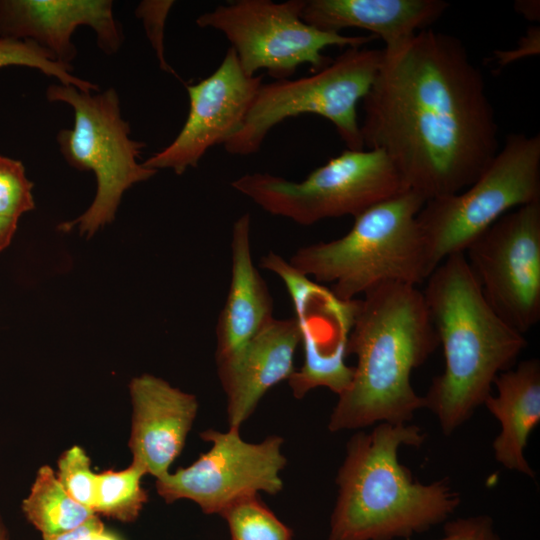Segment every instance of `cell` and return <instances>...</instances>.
Returning <instances> with one entry per match:
<instances>
[{
  "mask_svg": "<svg viewBox=\"0 0 540 540\" xmlns=\"http://www.w3.org/2000/svg\"><path fill=\"white\" fill-rule=\"evenodd\" d=\"M13 65L38 69L55 77L60 84L74 86L83 92L99 90L97 84L74 76L72 65L58 62L52 53L36 42L0 36V68Z\"/></svg>",
  "mask_w": 540,
  "mask_h": 540,
  "instance_id": "cell-24",
  "label": "cell"
},
{
  "mask_svg": "<svg viewBox=\"0 0 540 540\" xmlns=\"http://www.w3.org/2000/svg\"><path fill=\"white\" fill-rule=\"evenodd\" d=\"M88 540H121L116 534L105 529V526H101L96 529L89 537Z\"/></svg>",
  "mask_w": 540,
  "mask_h": 540,
  "instance_id": "cell-33",
  "label": "cell"
},
{
  "mask_svg": "<svg viewBox=\"0 0 540 540\" xmlns=\"http://www.w3.org/2000/svg\"><path fill=\"white\" fill-rule=\"evenodd\" d=\"M497 394L483 405L501 429L492 443L496 461L510 471L535 478L525 458L530 434L540 422V361L530 358L501 372L495 379Z\"/></svg>",
  "mask_w": 540,
  "mask_h": 540,
  "instance_id": "cell-20",
  "label": "cell"
},
{
  "mask_svg": "<svg viewBox=\"0 0 540 540\" xmlns=\"http://www.w3.org/2000/svg\"><path fill=\"white\" fill-rule=\"evenodd\" d=\"M220 516L228 525L231 540H292V530L260 499L258 494L242 497Z\"/></svg>",
  "mask_w": 540,
  "mask_h": 540,
  "instance_id": "cell-23",
  "label": "cell"
},
{
  "mask_svg": "<svg viewBox=\"0 0 540 540\" xmlns=\"http://www.w3.org/2000/svg\"><path fill=\"white\" fill-rule=\"evenodd\" d=\"M17 225L18 222L0 217V253L10 245Z\"/></svg>",
  "mask_w": 540,
  "mask_h": 540,
  "instance_id": "cell-31",
  "label": "cell"
},
{
  "mask_svg": "<svg viewBox=\"0 0 540 540\" xmlns=\"http://www.w3.org/2000/svg\"><path fill=\"white\" fill-rule=\"evenodd\" d=\"M173 5V1H145L142 2L137 14L143 19L147 35L160 60V66L171 73L174 71L167 65L163 56V30L166 15Z\"/></svg>",
  "mask_w": 540,
  "mask_h": 540,
  "instance_id": "cell-28",
  "label": "cell"
},
{
  "mask_svg": "<svg viewBox=\"0 0 540 540\" xmlns=\"http://www.w3.org/2000/svg\"><path fill=\"white\" fill-rule=\"evenodd\" d=\"M262 84V77L244 73L230 47L211 75L186 85L189 112L182 129L143 165L155 171L171 169L177 175L197 167L208 149L224 145L239 132Z\"/></svg>",
  "mask_w": 540,
  "mask_h": 540,
  "instance_id": "cell-14",
  "label": "cell"
},
{
  "mask_svg": "<svg viewBox=\"0 0 540 540\" xmlns=\"http://www.w3.org/2000/svg\"><path fill=\"white\" fill-rule=\"evenodd\" d=\"M46 97L51 102L67 103L74 111L73 128L57 134L62 156L70 166L92 171L97 180L89 208L60 228L68 231L77 225L81 235L91 237L115 219L124 192L157 171L138 163L145 143L130 138V125L121 116L115 89L83 92L74 86L51 84Z\"/></svg>",
  "mask_w": 540,
  "mask_h": 540,
  "instance_id": "cell-6",
  "label": "cell"
},
{
  "mask_svg": "<svg viewBox=\"0 0 540 540\" xmlns=\"http://www.w3.org/2000/svg\"><path fill=\"white\" fill-rule=\"evenodd\" d=\"M482 294L525 335L540 320V200L511 210L464 252Z\"/></svg>",
  "mask_w": 540,
  "mask_h": 540,
  "instance_id": "cell-11",
  "label": "cell"
},
{
  "mask_svg": "<svg viewBox=\"0 0 540 540\" xmlns=\"http://www.w3.org/2000/svg\"><path fill=\"white\" fill-rule=\"evenodd\" d=\"M132 463L156 479L167 474L181 453L198 411L194 395L151 374L129 384Z\"/></svg>",
  "mask_w": 540,
  "mask_h": 540,
  "instance_id": "cell-16",
  "label": "cell"
},
{
  "mask_svg": "<svg viewBox=\"0 0 540 540\" xmlns=\"http://www.w3.org/2000/svg\"><path fill=\"white\" fill-rule=\"evenodd\" d=\"M439 346L423 293L417 286L388 282L356 303L347 356L357 358L348 388L330 415L331 432L380 423L408 424L424 408L411 384L412 372Z\"/></svg>",
  "mask_w": 540,
  "mask_h": 540,
  "instance_id": "cell-2",
  "label": "cell"
},
{
  "mask_svg": "<svg viewBox=\"0 0 540 540\" xmlns=\"http://www.w3.org/2000/svg\"><path fill=\"white\" fill-rule=\"evenodd\" d=\"M32 189L22 162L0 155V217L18 222L33 210Z\"/></svg>",
  "mask_w": 540,
  "mask_h": 540,
  "instance_id": "cell-25",
  "label": "cell"
},
{
  "mask_svg": "<svg viewBox=\"0 0 540 540\" xmlns=\"http://www.w3.org/2000/svg\"><path fill=\"white\" fill-rule=\"evenodd\" d=\"M300 343L296 318L274 317L236 357L217 365L227 397L229 428L240 429L265 393L290 378Z\"/></svg>",
  "mask_w": 540,
  "mask_h": 540,
  "instance_id": "cell-17",
  "label": "cell"
},
{
  "mask_svg": "<svg viewBox=\"0 0 540 540\" xmlns=\"http://www.w3.org/2000/svg\"><path fill=\"white\" fill-rule=\"evenodd\" d=\"M249 213L235 220L231 233V277L216 325V365L236 357L274 318L273 299L255 267Z\"/></svg>",
  "mask_w": 540,
  "mask_h": 540,
  "instance_id": "cell-18",
  "label": "cell"
},
{
  "mask_svg": "<svg viewBox=\"0 0 540 540\" xmlns=\"http://www.w3.org/2000/svg\"><path fill=\"white\" fill-rule=\"evenodd\" d=\"M0 540H9L8 530L0 517Z\"/></svg>",
  "mask_w": 540,
  "mask_h": 540,
  "instance_id": "cell-34",
  "label": "cell"
},
{
  "mask_svg": "<svg viewBox=\"0 0 540 540\" xmlns=\"http://www.w3.org/2000/svg\"><path fill=\"white\" fill-rule=\"evenodd\" d=\"M110 0H0V36L32 40L71 65L77 55L71 38L79 26L91 27L99 48L116 53L123 32Z\"/></svg>",
  "mask_w": 540,
  "mask_h": 540,
  "instance_id": "cell-15",
  "label": "cell"
},
{
  "mask_svg": "<svg viewBox=\"0 0 540 540\" xmlns=\"http://www.w3.org/2000/svg\"><path fill=\"white\" fill-rule=\"evenodd\" d=\"M426 440L414 424H377L347 442L328 540H409L450 519L461 502L448 478L418 481L399 460Z\"/></svg>",
  "mask_w": 540,
  "mask_h": 540,
  "instance_id": "cell-4",
  "label": "cell"
},
{
  "mask_svg": "<svg viewBox=\"0 0 540 540\" xmlns=\"http://www.w3.org/2000/svg\"><path fill=\"white\" fill-rule=\"evenodd\" d=\"M382 50L362 99L364 148L383 151L425 202L462 191L499 150L481 70L458 38L428 28Z\"/></svg>",
  "mask_w": 540,
  "mask_h": 540,
  "instance_id": "cell-1",
  "label": "cell"
},
{
  "mask_svg": "<svg viewBox=\"0 0 540 540\" xmlns=\"http://www.w3.org/2000/svg\"><path fill=\"white\" fill-rule=\"evenodd\" d=\"M519 4H516L518 11L522 13L528 19H538L539 18V2L536 4V1H520Z\"/></svg>",
  "mask_w": 540,
  "mask_h": 540,
  "instance_id": "cell-32",
  "label": "cell"
},
{
  "mask_svg": "<svg viewBox=\"0 0 540 540\" xmlns=\"http://www.w3.org/2000/svg\"><path fill=\"white\" fill-rule=\"evenodd\" d=\"M437 540H502L489 515L481 514L448 519L444 522L443 535Z\"/></svg>",
  "mask_w": 540,
  "mask_h": 540,
  "instance_id": "cell-27",
  "label": "cell"
},
{
  "mask_svg": "<svg viewBox=\"0 0 540 540\" xmlns=\"http://www.w3.org/2000/svg\"><path fill=\"white\" fill-rule=\"evenodd\" d=\"M231 186L267 213L304 226L327 218L356 217L409 191L394 163L378 149H346L299 182L254 172L233 180Z\"/></svg>",
  "mask_w": 540,
  "mask_h": 540,
  "instance_id": "cell-7",
  "label": "cell"
},
{
  "mask_svg": "<svg viewBox=\"0 0 540 540\" xmlns=\"http://www.w3.org/2000/svg\"><path fill=\"white\" fill-rule=\"evenodd\" d=\"M22 511L42 535L71 531L95 515L65 491L56 472L47 465L38 470L28 496L22 501Z\"/></svg>",
  "mask_w": 540,
  "mask_h": 540,
  "instance_id": "cell-21",
  "label": "cell"
},
{
  "mask_svg": "<svg viewBox=\"0 0 540 540\" xmlns=\"http://www.w3.org/2000/svg\"><path fill=\"white\" fill-rule=\"evenodd\" d=\"M540 200V135L510 133L462 191L428 200L418 223L437 267L467 247L506 213Z\"/></svg>",
  "mask_w": 540,
  "mask_h": 540,
  "instance_id": "cell-9",
  "label": "cell"
},
{
  "mask_svg": "<svg viewBox=\"0 0 540 540\" xmlns=\"http://www.w3.org/2000/svg\"><path fill=\"white\" fill-rule=\"evenodd\" d=\"M211 442L206 453L186 468L156 479L157 493L166 503L179 499L195 502L206 514H219L236 500L283 488L280 472L286 465L283 439L267 437L260 443L242 439L237 428L209 429L200 434Z\"/></svg>",
  "mask_w": 540,
  "mask_h": 540,
  "instance_id": "cell-12",
  "label": "cell"
},
{
  "mask_svg": "<svg viewBox=\"0 0 540 540\" xmlns=\"http://www.w3.org/2000/svg\"><path fill=\"white\" fill-rule=\"evenodd\" d=\"M302 7L303 0H236L201 14L196 23L225 35L246 75L266 69L277 80L301 64L313 73L327 66L332 60L322 53L326 47H362L377 39L319 30L302 20Z\"/></svg>",
  "mask_w": 540,
  "mask_h": 540,
  "instance_id": "cell-10",
  "label": "cell"
},
{
  "mask_svg": "<svg viewBox=\"0 0 540 540\" xmlns=\"http://www.w3.org/2000/svg\"><path fill=\"white\" fill-rule=\"evenodd\" d=\"M146 473L131 463L119 471L97 473L93 511L121 522H132L139 516L148 500L141 479Z\"/></svg>",
  "mask_w": 540,
  "mask_h": 540,
  "instance_id": "cell-22",
  "label": "cell"
},
{
  "mask_svg": "<svg viewBox=\"0 0 540 540\" xmlns=\"http://www.w3.org/2000/svg\"><path fill=\"white\" fill-rule=\"evenodd\" d=\"M425 200L409 190L354 217L342 237L298 248L288 263L341 301L388 282L417 286L436 268L417 220Z\"/></svg>",
  "mask_w": 540,
  "mask_h": 540,
  "instance_id": "cell-5",
  "label": "cell"
},
{
  "mask_svg": "<svg viewBox=\"0 0 540 540\" xmlns=\"http://www.w3.org/2000/svg\"><path fill=\"white\" fill-rule=\"evenodd\" d=\"M449 6L443 0H303L301 18L326 32L369 31L389 49L427 29Z\"/></svg>",
  "mask_w": 540,
  "mask_h": 540,
  "instance_id": "cell-19",
  "label": "cell"
},
{
  "mask_svg": "<svg viewBox=\"0 0 540 540\" xmlns=\"http://www.w3.org/2000/svg\"><path fill=\"white\" fill-rule=\"evenodd\" d=\"M103 525V522L95 514L83 525L71 531L57 535H42V538L43 540H88L90 535Z\"/></svg>",
  "mask_w": 540,
  "mask_h": 540,
  "instance_id": "cell-30",
  "label": "cell"
},
{
  "mask_svg": "<svg viewBox=\"0 0 540 540\" xmlns=\"http://www.w3.org/2000/svg\"><path fill=\"white\" fill-rule=\"evenodd\" d=\"M539 36V27H532L531 29H529L526 37H523L521 39V46L517 47L514 51H497V55L499 56V64L505 65L512 62V59L523 56L524 54L522 53V50H524L527 55L538 53Z\"/></svg>",
  "mask_w": 540,
  "mask_h": 540,
  "instance_id": "cell-29",
  "label": "cell"
},
{
  "mask_svg": "<svg viewBox=\"0 0 540 540\" xmlns=\"http://www.w3.org/2000/svg\"><path fill=\"white\" fill-rule=\"evenodd\" d=\"M57 466L56 476L65 491L75 501L93 511L97 473L92 471L85 450L77 445L71 447L62 453Z\"/></svg>",
  "mask_w": 540,
  "mask_h": 540,
  "instance_id": "cell-26",
  "label": "cell"
},
{
  "mask_svg": "<svg viewBox=\"0 0 540 540\" xmlns=\"http://www.w3.org/2000/svg\"><path fill=\"white\" fill-rule=\"evenodd\" d=\"M425 282L444 370L423 396L424 408L450 436L483 405L496 377L514 366L528 342L487 303L464 253L446 257Z\"/></svg>",
  "mask_w": 540,
  "mask_h": 540,
  "instance_id": "cell-3",
  "label": "cell"
},
{
  "mask_svg": "<svg viewBox=\"0 0 540 540\" xmlns=\"http://www.w3.org/2000/svg\"><path fill=\"white\" fill-rule=\"evenodd\" d=\"M383 50L348 47L310 76L262 84L244 123L225 144L232 155L256 153L267 134L284 120L314 114L330 121L347 149L363 150L357 104L369 92Z\"/></svg>",
  "mask_w": 540,
  "mask_h": 540,
  "instance_id": "cell-8",
  "label": "cell"
},
{
  "mask_svg": "<svg viewBox=\"0 0 540 540\" xmlns=\"http://www.w3.org/2000/svg\"><path fill=\"white\" fill-rule=\"evenodd\" d=\"M259 265L283 281L295 310L304 363L288 379L293 395L301 399L316 387H326L339 396L353 376V367L346 364L345 358L357 299H337L273 251L265 254Z\"/></svg>",
  "mask_w": 540,
  "mask_h": 540,
  "instance_id": "cell-13",
  "label": "cell"
}]
</instances>
